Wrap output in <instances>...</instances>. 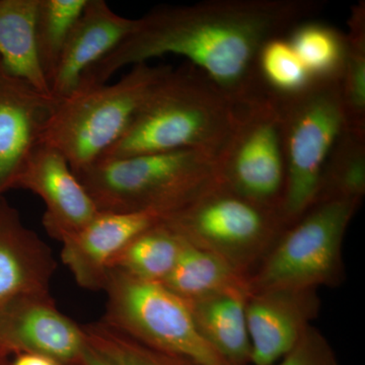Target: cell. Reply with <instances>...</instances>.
<instances>
[{"mask_svg":"<svg viewBox=\"0 0 365 365\" xmlns=\"http://www.w3.org/2000/svg\"><path fill=\"white\" fill-rule=\"evenodd\" d=\"M38 0H0V66L41 93L51 95L35 41Z\"/></svg>","mask_w":365,"mask_h":365,"instance_id":"ac0fdd59","label":"cell"},{"mask_svg":"<svg viewBox=\"0 0 365 365\" xmlns=\"http://www.w3.org/2000/svg\"><path fill=\"white\" fill-rule=\"evenodd\" d=\"M237 113V106L195 66L170 68L126 133L101 160L178 150L203 151L217 158Z\"/></svg>","mask_w":365,"mask_h":365,"instance_id":"7a4b0ae2","label":"cell"},{"mask_svg":"<svg viewBox=\"0 0 365 365\" xmlns=\"http://www.w3.org/2000/svg\"><path fill=\"white\" fill-rule=\"evenodd\" d=\"M249 292H225L188 302L199 332L232 365L251 364L247 323Z\"/></svg>","mask_w":365,"mask_h":365,"instance_id":"e0dca14e","label":"cell"},{"mask_svg":"<svg viewBox=\"0 0 365 365\" xmlns=\"http://www.w3.org/2000/svg\"><path fill=\"white\" fill-rule=\"evenodd\" d=\"M11 365H59L53 360L47 357L41 356L37 354H24L16 355V359L11 362Z\"/></svg>","mask_w":365,"mask_h":365,"instance_id":"83f0119b","label":"cell"},{"mask_svg":"<svg viewBox=\"0 0 365 365\" xmlns=\"http://www.w3.org/2000/svg\"><path fill=\"white\" fill-rule=\"evenodd\" d=\"M51 250L0 196V307L26 294H50Z\"/></svg>","mask_w":365,"mask_h":365,"instance_id":"2e32d148","label":"cell"},{"mask_svg":"<svg viewBox=\"0 0 365 365\" xmlns=\"http://www.w3.org/2000/svg\"><path fill=\"white\" fill-rule=\"evenodd\" d=\"M170 69L137 64L112 85L76 88L57 103L41 144L60 151L78 174L123 137Z\"/></svg>","mask_w":365,"mask_h":365,"instance_id":"277c9868","label":"cell"},{"mask_svg":"<svg viewBox=\"0 0 365 365\" xmlns=\"http://www.w3.org/2000/svg\"><path fill=\"white\" fill-rule=\"evenodd\" d=\"M182 239L250 277L285 230L279 211L252 202L215 182L163 220Z\"/></svg>","mask_w":365,"mask_h":365,"instance_id":"52a82bcc","label":"cell"},{"mask_svg":"<svg viewBox=\"0 0 365 365\" xmlns=\"http://www.w3.org/2000/svg\"><path fill=\"white\" fill-rule=\"evenodd\" d=\"M9 355L0 350V365H11V362L9 361Z\"/></svg>","mask_w":365,"mask_h":365,"instance_id":"f546056e","label":"cell"},{"mask_svg":"<svg viewBox=\"0 0 365 365\" xmlns=\"http://www.w3.org/2000/svg\"><path fill=\"white\" fill-rule=\"evenodd\" d=\"M339 86L346 127L365 131V2L351 9Z\"/></svg>","mask_w":365,"mask_h":365,"instance_id":"603a6c76","label":"cell"},{"mask_svg":"<svg viewBox=\"0 0 365 365\" xmlns=\"http://www.w3.org/2000/svg\"><path fill=\"white\" fill-rule=\"evenodd\" d=\"M162 284L187 302L225 292L251 294L248 276L187 241L176 266Z\"/></svg>","mask_w":365,"mask_h":365,"instance_id":"d6986e66","label":"cell"},{"mask_svg":"<svg viewBox=\"0 0 365 365\" xmlns=\"http://www.w3.org/2000/svg\"><path fill=\"white\" fill-rule=\"evenodd\" d=\"M319 309L317 289L275 288L251 292L246 304L251 364L279 361L313 326Z\"/></svg>","mask_w":365,"mask_h":365,"instance_id":"7c38bea8","label":"cell"},{"mask_svg":"<svg viewBox=\"0 0 365 365\" xmlns=\"http://www.w3.org/2000/svg\"><path fill=\"white\" fill-rule=\"evenodd\" d=\"M287 182L279 209L285 227L318 199L331 150L344 130L339 81H314L294 97L280 98Z\"/></svg>","mask_w":365,"mask_h":365,"instance_id":"8992f818","label":"cell"},{"mask_svg":"<svg viewBox=\"0 0 365 365\" xmlns=\"http://www.w3.org/2000/svg\"><path fill=\"white\" fill-rule=\"evenodd\" d=\"M316 0H210L160 6L137 19L116 49L83 74L78 88L101 86L123 67L165 54L184 56L237 106L267 95L259 78L263 46L287 37L321 11Z\"/></svg>","mask_w":365,"mask_h":365,"instance_id":"6da1fadb","label":"cell"},{"mask_svg":"<svg viewBox=\"0 0 365 365\" xmlns=\"http://www.w3.org/2000/svg\"><path fill=\"white\" fill-rule=\"evenodd\" d=\"M83 329L88 344L114 365H194L143 345L103 319Z\"/></svg>","mask_w":365,"mask_h":365,"instance_id":"484cf974","label":"cell"},{"mask_svg":"<svg viewBox=\"0 0 365 365\" xmlns=\"http://www.w3.org/2000/svg\"><path fill=\"white\" fill-rule=\"evenodd\" d=\"M83 365H114L109 360L106 359L103 355L96 351L90 344L86 348L83 355Z\"/></svg>","mask_w":365,"mask_h":365,"instance_id":"f1b7e54d","label":"cell"},{"mask_svg":"<svg viewBox=\"0 0 365 365\" xmlns=\"http://www.w3.org/2000/svg\"><path fill=\"white\" fill-rule=\"evenodd\" d=\"M88 0H38L35 41L41 68L48 83L58 66L69 36Z\"/></svg>","mask_w":365,"mask_h":365,"instance_id":"cb8c5ba5","label":"cell"},{"mask_svg":"<svg viewBox=\"0 0 365 365\" xmlns=\"http://www.w3.org/2000/svg\"><path fill=\"white\" fill-rule=\"evenodd\" d=\"M364 194L365 131L345 126L327 160L317 202L329 199L361 202Z\"/></svg>","mask_w":365,"mask_h":365,"instance_id":"44dd1931","label":"cell"},{"mask_svg":"<svg viewBox=\"0 0 365 365\" xmlns=\"http://www.w3.org/2000/svg\"><path fill=\"white\" fill-rule=\"evenodd\" d=\"M186 241L162 222L144 230L112 262L111 270L148 282L162 283L176 266Z\"/></svg>","mask_w":365,"mask_h":365,"instance_id":"ffe728a7","label":"cell"},{"mask_svg":"<svg viewBox=\"0 0 365 365\" xmlns=\"http://www.w3.org/2000/svg\"><path fill=\"white\" fill-rule=\"evenodd\" d=\"M216 165L223 186L252 202L279 211L287 182L279 98L267 93L237 106L234 128Z\"/></svg>","mask_w":365,"mask_h":365,"instance_id":"9c48e42d","label":"cell"},{"mask_svg":"<svg viewBox=\"0 0 365 365\" xmlns=\"http://www.w3.org/2000/svg\"><path fill=\"white\" fill-rule=\"evenodd\" d=\"M359 201H318L288 225L249 277L251 292L275 288L334 287L344 275L342 247Z\"/></svg>","mask_w":365,"mask_h":365,"instance_id":"5b68a950","label":"cell"},{"mask_svg":"<svg viewBox=\"0 0 365 365\" xmlns=\"http://www.w3.org/2000/svg\"><path fill=\"white\" fill-rule=\"evenodd\" d=\"M273 365H340L329 341L311 326L279 361Z\"/></svg>","mask_w":365,"mask_h":365,"instance_id":"4316f807","label":"cell"},{"mask_svg":"<svg viewBox=\"0 0 365 365\" xmlns=\"http://www.w3.org/2000/svg\"><path fill=\"white\" fill-rule=\"evenodd\" d=\"M76 176L98 211L167 216L218 181L216 158L199 150L101 160Z\"/></svg>","mask_w":365,"mask_h":365,"instance_id":"3957f363","label":"cell"},{"mask_svg":"<svg viewBox=\"0 0 365 365\" xmlns=\"http://www.w3.org/2000/svg\"><path fill=\"white\" fill-rule=\"evenodd\" d=\"M83 327L61 313L50 294H26L0 307V350L37 354L59 365H83Z\"/></svg>","mask_w":365,"mask_h":365,"instance_id":"30bf717a","label":"cell"},{"mask_svg":"<svg viewBox=\"0 0 365 365\" xmlns=\"http://www.w3.org/2000/svg\"><path fill=\"white\" fill-rule=\"evenodd\" d=\"M14 189L29 190L44 201L43 225L59 242L85 227L100 212L64 155L46 144L34 150Z\"/></svg>","mask_w":365,"mask_h":365,"instance_id":"8fae6325","label":"cell"},{"mask_svg":"<svg viewBox=\"0 0 365 365\" xmlns=\"http://www.w3.org/2000/svg\"><path fill=\"white\" fill-rule=\"evenodd\" d=\"M58 101L0 66V196L14 189Z\"/></svg>","mask_w":365,"mask_h":365,"instance_id":"5bb4252c","label":"cell"},{"mask_svg":"<svg viewBox=\"0 0 365 365\" xmlns=\"http://www.w3.org/2000/svg\"><path fill=\"white\" fill-rule=\"evenodd\" d=\"M136 26L137 20L119 16L104 0H88L50 83L52 97L57 101L68 97L83 74L116 49Z\"/></svg>","mask_w":365,"mask_h":365,"instance_id":"9a60e30c","label":"cell"},{"mask_svg":"<svg viewBox=\"0 0 365 365\" xmlns=\"http://www.w3.org/2000/svg\"><path fill=\"white\" fill-rule=\"evenodd\" d=\"M287 39L314 81H339L345 34L327 24L307 20L295 26Z\"/></svg>","mask_w":365,"mask_h":365,"instance_id":"7402d4cb","label":"cell"},{"mask_svg":"<svg viewBox=\"0 0 365 365\" xmlns=\"http://www.w3.org/2000/svg\"><path fill=\"white\" fill-rule=\"evenodd\" d=\"M103 292V321L134 340L194 365H232L206 342L188 302L162 283L148 282L110 271Z\"/></svg>","mask_w":365,"mask_h":365,"instance_id":"ba28073f","label":"cell"},{"mask_svg":"<svg viewBox=\"0 0 365 365\" xmlns=\"http://www.w3.org/2000/svg\"><path fill=\"white\" fill-rule=\"evenodd\" d=\"M258 72L264 88L279 98L299 95L314 81L287 37L275 38L263 46Z\"/></svg>","mask_w":365,"mask_h":365,"instance_id":"d4e9b609","label":"cell"},{"mask_svg":"<svg viewBox=\"0 0 365 365\" xmlns=\"http://www.w3.org/2000/svg\"><path fill=\"white\" fill-rule=\"evenodd\" d=\"M165 217L155 211H100L85 227L61 242L62 262L79 287L103 290L118 254L137 235Z\"/></svg>","mask_w":365,"mask_h":365,"instance_id":"4fadbf2b","label":"cell"}]
</instances>
